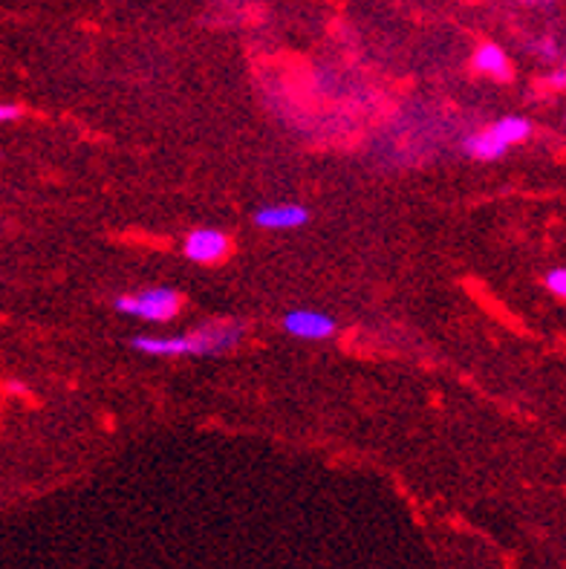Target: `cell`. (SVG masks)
Segmentation results:
<instances>
[{
  "label": "cell",
  "instance_id": "5b68a950",
  "mask_svg": "<svg viewBox=\"0 0 566 569\" xmlns=\"http://www.w3.org/2000/svg\"><path fill=\"white\" fill-rule=\"evenodd\" d=\"M309 223V211L298 203H275L254 211V226L269 232H292Z\"/></svg>",
  "mask_w": 566,
  "mask_h": 569
},
{
  "label": "cell",
  "instance_id": "9c48e42d",
  "mask_svg": "<svg viewBox=\"0 0 566 569\" xmlns=\"http://www.w3.org/2000/svg\"><path fill=\"white\" fill-rule=\"evenodd\" d=\"M543 283H546V289H550L552 295L561 298V301H566V266H558V269L546 272Z\"/></svg>",
  "mask_w": 566,
  "mask_h": 569
},
{
  "label": "cell",
  "instance_id": "277c9868",
  "mask_svg": "<svg viewBox=\"0 0 566 569\" xmlns=\"http://www.w3.org/2000/svg\"><path fill=\"white\" fill-rule=\"evenodd\" d=\"M182 252L194 264H220L231 252V241L220 228H194V232H189L185 243H182Z\"/></svg>",
  "mask_w": 566,
  "mask_h": 569
},
{
  "label": "cell",
  "instance_id": "7c38bea8",
  "mask_svg": "<svg viewBox=\"0 0 566 569\" xmlns=\"http://www.w3.org/2000/svg\"><path fill=\"white\" fill-rule=\"evenodd\" d=\"M520 3H527V7H546V3H555V0H520Z\"/></svg>",
  "mask_w": 566,
  "mask_h": 569
},
{
  "label": "cell",
  "instance_id": "8992f818",
  "mask_svg": "<svg viewBox=\"0 0 566 569\" xmlns=\"http://www.w3.org/2000/svg\"><path fill=\"white\" fill-rule=\"evenodd\" d=\"M506 150H509V145L497 136V131L491 125L472 133V136L465 140V154L474 156V159H480V163H495V159H500Z\"/></svg>",
  "mask_w": 566,
  "mask_h": 569
},
{
  "label": "cell",
  "instance_id": "6da1fadb",
  "mask_svg": "<svg viewBox=\"0 0 566 569\" xmlns=\"http://www.w3.org/2000/svg\"><path fill=\"white\" fill-rule=\"evenodd\" d=\"M244 338V327L231 321H212L194 333L182 336H134L131 347L145 356H217L237 347Z\"/></svg>",
  "mask_w": 566,
  "mask_h": 569
},
{
  "label": "cell",
  "instance_id": "8fae6325",
  "mask_svg": "<svg viewBox=\"0 0 566 569\" xmlns=\"http://www.w3.org/2000/svg\"><path fill=\"white\" fill-rule=\"evenodd\" d=\"M550 85H552V87H566V70L552 72V76H550Z\"/></svg>",
  "mask_w": 566,
  "mask_h": 569
},
{
  "label": "cell",
  "instance_id": "7a4b0ae2",
  "mask_svg": "<svg viewBox=\"0 0 566 569\" xmlns=\"http://www.w3.org/2000/svg\"><path fill=\"white\" fill-rule=\"evenodd\" d=\"M113 306L122 315H131V319L148 321V324H166L180 312V292H173L171 287H150L134 292V295L116 298Z\"/></svg>",
  "mask_w": 566,
  "mask_h": 569
},
{
  "label": "cell",
  "instance_id": "ba28073f",
  "mask_svg": "<svg viewBox=\"0 0 566 569\" xmlns=\"http://www.w3.org/2000/svg\"><path fill=\"white\" fill-rule=\"evenodd\" d=\"M497 131V136L506 142V145H523V142L532 136V122L523 116H503L500 122H495L491 125Z\"/></svg>",
  "mask_w": 566,
  "mask_h": 569
},
{
  "label": "cell",
  "instance_id": "52a82bcc",
  "mask_svg": "<svg viewBox=\"0 0 566 569\" xmlns=\"http://www.w3.org/2000/svg\"><path fill=\"white\" fill-rule=\"evenodd\" d=\"M472 67L480 72V76L500 78V81H506L511 72L509 58H506L503 47H497V44H483V47H477V53H474L472 58Z\"/></svg>",
  "mask_w": 566,
  "mask_h": 569
},
{
  "label": "cell",
  "instance_id": "3957f363",
  "mask_svg": "<svg viewBox=\"0 0 566 569\" xmlns=\"http://www.w3.org/2000/svg\"><path fill=\"white\" fill-rule=\"evenodd\" d=\"M281 327L286 336L301 342H324L339 333V321L318 310H290L281 319Z\"/></svg>",
  "mask_w": 566,
  "mask_h": 569
},
{
  "label": "cell",
  "instance_id": "30bf717a",
  "mask_svg": "<svg viewBox=\"0 0 566 569\" xmlns=\"http://www.w3.org/2000/svg\"><path fill=\"white\" fill-rule=\"evenodd\" d=\"M21 113H24L21 104H12V102L0 104V122H15V119H21Z\"/></svg>",
  "mask_w": 566,
  "mask_h": 569
}]
</instances>
